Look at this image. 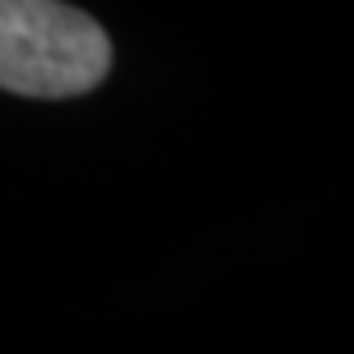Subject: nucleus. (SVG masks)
Instances as JSON below:
<instances>
[{"label":"nucleus","mask_w":354,"mask_h":354,"mask_svg":"<svg viewBox=\"0 0 354 354\" xmlns=\"http://www.w3.org/2000/svg\"><path fill=\"white\" fill-rule=\"evenodd\" d=\"M111 68V43L94 17L60 0H0V90L77 98Z\"/></svg>","instance_id":"f257e3e1"}]
</instances>
